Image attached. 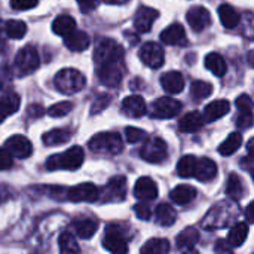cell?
Masks as SVG:
<instances>
[{
  "instance_id": "cell-1",
  "label": "cell",
  "mask_w": 254,
  "mask_h": 254,
  "mask_svg": "<svg viewBox=\"0 0 254 254\" xmlns=\"http://www.w3.org/2000/svg\"><path fill=\"white\" fill-rule=\"evenodd\" d=\"M85 159V152L80 146H73L67 152L54 155L46 161V170L57 171V170H70L74 171L82 167Z\"/></svg>"
},
{
  "instance_id": "cell-2",
  "label": "cell",
  "mask_w": 254,
  "mask_h": 254,
  "mask_svg": "<svg viewBox=\"0 0 254 254\" xmlns=\"http://www.w3.org/2000/svg\"><path fill=\"white\" fill-rule=\"evenodd\" d=\"M85 83H86L85 76L79 70H74V68L60 70L54 77L55 88L61 94H65V95H71V94H76V92L82 91Z\"/></svg>"
},
{
  "instance_id": "cell-3",
  "label": "cell",
  "mask_w": 254,
  "mask_h": 254,
  "mask_svg": "<svg viewBox=\"0 0 254 254\" xmlns=\"http://www.w3.org/2000/svg\"><path fill=\"white\" fill-rule=\"evenodd\" d=\"M88 147L95 153L119 155L124 150V141L118 132H100L89 140Z\"/></svg>"
},
{
  "instance_id": "cell-4",
  "label": "cell",
  "mask_w": 254,
  "mask_h": 254,
  "mask_svg": "<svg viewBox=\"0 0 254 254\" xmlns=\"http://www.w3.org/2000/svg\"><path fill=\"white\" fill-rule=\"evenodd\" d=\"M237 214L235 211V205H232L231 202H220V204H216L210 213L204 217L202 220V226L208 231H213V229H217V228H223L226 226L232 217Z\"/></svg>"
},
{
  "instance_id": "cell-5",
  "label": "cell",
  "mask_w": 254,
  "mask_h": 254,
  "mask_svg": "<svg viewBox=\"0 0 254 254\" xmlns=\"http://www.w3.org/2000/svg\"><path fill=\"white\" fill-rule=\"evenodd\" d=\"M119 60H124V48L113 39H109V37L100 39L94 51L95 65L104 64L109 61H119Z\"/></svg>"
},
{
  "instance_id": "cell-6",
  "label": "cell",
  "mask_w": 254,
  "mask_h": 254,
  "mask_svg": "<svg viewBox=\"0 0 254 254\" xmlns=\"http://www.w3.org/2000/svg\"><path fill=\"white\" fill-rule=\"evenodd\" d=\"M97 74L103 85L106 86H118L125 74V63L124 60L119 61H109L104 64L97 65Z\"/></svg>"
},
{
  "instance_id": "cell-7",
  "label": "cell",
  "mask_w": 254,
  "mask_h": 254,
  "mask_svg": "<svg viewBox=\"0 0 254 254\" xmlns=\"http://www.w3.org/2000/svg\"><path fill=\"white\" fill-rule=\"evenodd\" d=\"M141 158L146 162L150 164H161L167 159L168 156V147L167 143L159 138V137H149L147 141L144 143V146L140 150Z\"/></svg>"
},
{
  "instance_id": "cell-8",
  "label": "cell",
  "mask_w": 254,
  "mask_h": 254,
  "mask_svg": "<svg viewBox=\"0 0 254 254\" xmlns=\"http://www.w3.org/2000/svg\"><path fill=\"white\" fill-rule=\"evenodd\" d=\"M103 246L110 253H127L128 252V246H127V238L124 235V229L121 226H118V225H109L107 229H106Z\"/></svg>"
},
{
  "instance_id": "cell-9",
  "label": "cell",
  "mask_w": 254,
  "mask_h": 254,
  "mask_svg": "<svg viewBox=\"0 0 254 254\" xmlns=\"http://www.w3.org/2000/svg\"><path fill=\"white\" fill-rule=\"evenodd\" d=\"M15 64L19 70V73L22 74H30L33 71H36L40 65V58H39V52L34 46H25L22 48L15 58Z\"/></svg>"
},
{
  "instance_id": "cell-10",
  "label": "cell",
  "mask_w": 254,
  "mask_h": 254,
  "mask_svg": "<svg viewBox=\"0 0 254 254\" xmlns=\"http://www.w3.org/2000/svg\"><path fill=\"white\" fill-rule=\"evenodd\" d=\"M65 196L71 202H95L100 199V189L92 183H80L70 188Z\"/></svg>"
},
{
  "instance_id": "cell-11",
  "label": "cell",
  "mask_w": 254,
  "mask_h": 254,
  "mask_svg": "<svg viewBox=\"0 0 254 254\" xmlns=\"http://www.w3.org/2000/svg\"><path fill=\"white\" fill-rule=\"evenodd\" d=\"M138 55H140V60L143 61V64L150 68H159L165 61V54H164L162 46H159L155 42L144 43L141 46Z\"/></svg>"
},
{
  "instance_id": "cell-12",
  "label": "cell",
  "mask_w": 254,
  "mask_h": 254,
  "mask_svg": "<svg viewBox=\"0 0 254 254\" xmlns=\"http://www.w3.org/2000/svg\"><path fill=\"white\" fill-rule=\"evenodd\" d=\"M183 104L171 97H162L158 98L153 106H152V116L153 118H159V119H170L174 118L176 115H179L182 112Z\"/></svg>"
},
{
  "instance_id": "cell-13",
  "label": "cell",
  "mask_w": 254,
  "mask_h": 254,
  "mask_svg": "<svg viewBox=\"0 0 254 254\" xmlns=\"http://www.w3.org/2000/svg\"><path fill=\"white\" fill-rule=\"evenodd\" d=\"M127 195V179L124 176H116L109 180L107 186L103 190L104 202H121Z\"/></svg>"
},
{
  "instance_id": "cell-14",
  "label": "cell",
  "mask_w": 254,
  "mask_h": 254,
  "mask_svg": "<svg viewBox=\"0 0 254 254\" xmlns=\"http://www.w3.org/2000/svg\"><path fill=\"white\" fill-rule=\"evenodd\" d=\"M4 149L18 159H25L33 153L31 141L24 135H12L10 138H7L4 143Z\"/></svg>"
},
{
  "instance_id": "cell-15",
  "label": "cell",
  "mask_w": 254,
  "mask_h": 254,
  "mask_svg": "<svg viewBox=\"0 0 254 254\" xmlns=\"http://www.w3.org/2000/svg\"><path fill=\"white\" fill-rule=\"evenodd\" d=\"M188 22L193 31L201 33L211 24V15L204 6H193L188 10Z\"/></svg>"
},
{
  "instance_id": "cell-16",
  "label": "cell",
  "mask_w": 254,
  "mask_h": 254,
  "mask_svg": "<svg viewBox=\"0 0 254 254\" xmlns=\"http://www.w3.org/2000/svg\"><path fill=\"white\" fill-rule=\"evenodd\" d=\"M159 12L153 7H147V6H141L135 16H134V27L137 31L140 33H147L150 31L152 25L155 24V21L158 19Z\"/></svg>"
},
{
  "instance_id": "cell-17",
  "label": "cell",
  "mask_w": 254,
  "mask_h": 254,
  "mask_svg": "<svg viewBox=\"0 0 254 254\" xmlns=\"http://www.w3.org/2000/svg\"><path fill=\"white\" fill-rule=\"evenodd\" d=\"M71 228L74 229L76 235L82 240H89L95 235L98 229V222L89 216H79L71 222Z\"/></svg>"
},
{
  "instance_id": "cell-18",
  "label": "cell",
  "mask_w": 254,
  "mask_h": 254,
  "mask_svg": "<svg viewBox=\"0 0 254 254\" xmlns=\"http://www.w3.org/2000/svg\"><path fill=\"white\" fill-rule=\"evenodd\" d=\"M134 195L140 201H152L158 196V186L150 177H141L135 183Z\"/></svg>"
},
{
  "instance_id": "cell-19",
  "label": "cell",
  "mask_w": 254,
  "mask_h": 254,
  "mask_svg": "<svg viewBox=\"0 0 254 254\" xmlns=\"http://www.w3.org/2000/svg\"><path fill=\"white\" fill-rule=\"evenodd\" d=\"M122 112L128 118H141V116L146 115L147 107H146V103H144L143 97H140V95H129L122 103Z\"/></svg>"
},
{
  "instance_id": "cell-20",
  "label": "cell",
  "mask_w": 254,
  "mask_h": 254,
  "mask_svg": "<svg viewBox=\"0 0 254 254\" xmlns=\"http://www.w3.org/2000/svg\"><path fill=\"white\" fill-rule=\"evenodd\" d=\"M193 176L199 182H211L217 176V165H216V162L211 161L210 158L196 159V165H195Z\"/></svg>"
},
{
  "instance_id": "cell-21",
  "label": "cell",
  "mask_w": 254,
  "mask_h": 254,
  "mask_svg": "<svg viewBox=\"0 0 254 254\" xmlns=\"http://www.w3.org/2000/svg\"><path fill=\"white\" fill-rule=\"evenodd\" d=\"M229 109H231V104L226 100H216V101H213V103L205 106L202 118H204L205 122L211 124V122L223 118L225 115H228Z\"/></svg>"
},
{
  "instance_id": "cell-22",
  "label": "cell",
  "mask_w": 254,
  "mask_h": 254,
  "mask_svg": "<svg viewBox=\"0 0 254 254\" xmlns=\"http://www.w3.org/2000/svg\"><path fill=\"white\" fill-rule=\"evenodd\" d=\"M161 40L167 45H183L186 43V31L182 24L174 22L161 33Z\"/></svg>"
},
{
  "instance_id": "cell-23",
  "label": "cell",
  "mask_w": 254,
  "mask_h": 254,
  "mask_svg": "<svg viewBox=\"0 0 254 254\" xmlns=\"http://www.w3.org/2000/svg\"><path fill=\"white\" fill-rule=\"evenodd\" d=\"M21 104V98L16 92H6L0 97V124L10 115H13Z\"/></svg>"
},
{
  "instance_id": "cell-24",
  "label": "cell",
  "mask_w": 254,
  "mask_h": 254,
  "mask_svg": "<svg viewBox=\"0 0 254 254\" xmlns=\"http://www.w3.org/2000/svg\"><path fill=\"white\" fill-rule=\"evenodd\" d=\"M162 88L170 94H179L185 88V77L180 71H167L161 77Z\"/></svg>"
},
{
  "instance_id": "cell-25",
  "label": "cell",
  "mask_w": 254,
  "mask_h": 254,
  "mask_svg": "<svg viewBox=\"0 0 254 254\" xmlns=\"http://www.w3.org/2000/svg\"><path fill=\"white\" fill-rule=\"evenodd\" d=\"M64 43L70 51L74 52H82L89 46V36L85 31L80 30H73L67 36H64Z\"/></svg>"
},
{
  "instance_id": "cell-26",
  "label": "cell",
  "mask_w": 254,
  "mask_h": 254,
  "mask_svg": "<svg viewBox=\"0 0 254 254\" xmlns=\"http://www.w3.org/2000/svg\"><path fill=\"white\" fill-rule=\"evenodd\" d=\"M205 121L199 112H189L188 115L183 116V119L179 124L180 131L183 132H196L204 127Z\"/></svg>"
},
{
  "instance_id": "cell-27",
  "label": "cell",
  "mask_w": 254,
  "mask_h": 254,
  "mask_svg": "<svg viewBox=\"0 0 254 254\" xmlns=\"http://www.w3.org/2000/svg\"><path fill=\"white\" fill-rule=\"evenodd\" d=\"M171 199L179 205H186L196 198V189L189 185H180L170 193Z\"/></svg>"
},
{
  "instance_id": "cell-28",
  "label": "cell",
  "mask_w": 254,
  "mask_h": 254,
  "mask_svg": "<svg viewBox=\"0 0 254 254\" xmlns=\"http://www.w3.org/2000/svg\"><path fill=\"white\" fill-rule=\"evenodd\" d=\"M247 237H249V225L240 222V223H237V225L229 231L228 243H226V244H229V247H232V249L241 247V246L246 243Z\"/></svg>"
},
{
  "instance_id": "cell-29",
  "label": "cell",
  "mask_w": 254,
  "mask_h": 254,
  "mask_svg": "<svg viewBox=\"0 0 254 254\" xmlns=\"http://www.w3.org/2000/svg\"><path fill=\"white\" fill-rule=\"evenodd\" d=\"M76 21L70 16V15H58L55 18V21L52 22V30L57 36H67L68 33H71L73 30H76Z\"/></svg>"
},
{
  "instance_id": "cell-30",
  "label": "cell",
  "mask_w": 254,
  "mask_h": 254,
  "mask_svg": "<svg viewBox=\"0 0 254 254\" xmlns=\"http://www.w3.org/2000/svg\"><path fill=\"white\" fill-rule=\"evenodd\" d=\"M198 241H199V232L195 228H188L177 237L176 246L180 250H193Z\"/></svg>"
},
{
  "instance_id": "cell-31",
  "label": "cell",
  "mask_w": 254,
  "mask_h": 254,
  "mask_svg": "<svg viewBox=\"0 0 254 254\" xmlns=\"http://www.w3.org/2000/svg\"><path fill=\"white\" fill-rule=\"evenodd\" d=\"M205 67L214 74V76H225L228 67H226V63L223 60L222 55H219L217 52H211L205 57Z\"/></svg>"
},
{
  "instance_id": "cell-32",
  "label": "cell",
  "mask_w": 254,
  "mask_h": 254,
  "mask_svg": "<svg viewBox=\"0 0 254 254\" xmlns=\"http://www.w3.org/2000/svg\"><path fill=\"white\" fill-rule=\"evenodd\" d=\"M226 195L232 199V201H240L244 196V185L243 180L240 179L238 174H231L228 177V183H226Z\"/></svg>"
},
{
  "instance_id": "cell-33",
  "label": "cell",
  "mask_w": 254,
  "mask_h": 254,
  "mask_svg": "<svg viewBox=\"0 0 254 254\" xmlns=\"http://www.w3.org/2000/svg\"><path fill=\"white\" fill-rule=\"evenodd\" d=\"M155 214H156V222H158L161 226H171V225L176 223V219H177L176 210H174L171 205L165 204V202L158 205Z\"/></svg>"
},
{
  "instance_id": "cell-34",
  "label": "cell",
  "mask_w": 254,
  "mask_h": 254,
  "mask_svg": "<svg viewBox=\"0 0 254 254\" xmlns=\"http://www.w3.org/2000/svg\"><path fill=\"white\" fill-rule=\"evenodd\" d=\"M219 16L226 28H235L240 24V13L231 4H222L219 7Z\"/></svg>"
},
{
  "instance_id": "cell-35",
  "label": "cell",
  "mask_w": 254,
  "mask_h": 254,
  "mask_svg": "<svg viewBox=\"0 0 254 254\" xmlns=\"http://www.w3.org/2000/svg\"><path fill=\"white\" fill-rule=\"evenodd\" d=\"M243 144V135L240 132H232L220 146H219V152L223 156H231L234 155Z\"/></svg>"
},
{
  "instance_id": "cell-36",
  "label": "cell",
  "mask_w": 254,
  "mask_h": 254,
  "mask_svg": "<svg viewBox=\"0 0 254 254\" xmlns=\"http://www.w3.org/2000/svg\"><path fill=\"white\" fill-rule=\"evenodd\" d=\"M143 254H165L170 252V243L164 238L149 240L140 250Z\"/></svg>"
},
{
  "instance_id": "cell-37",
  "label": "cell",
  "mask_w": 254,
  "mask_h": 254,
  "mask_svg": "<svg viewBox=\"0 0 254 254\" xmlns=\"http://www.w3.org/2000/svg\"><path fill=\"white\" fill-rule=\"evenodd\" d=\"M70 137H71V132L67 129H52L43 135V143L46 146H58V144L67 143Z\"/></svg>"
},
{
  "instance_id": "cell-38",
  "label": "cell",
  "mask_w": 254,
  "mask_h": 254,
  "mask_svg": "<svg viewBox=\"0 0 254 254\" xmlns=\"http://www.w3.org/2000/svg\"><path fill=\"white\" fill-rule=\"evenodd\" d=\"M195 165H196V158L193 155H186L177 164V174L180 177H185V179L193 177Z\"/></svg>"
},
{
  "instance_id": "cell-39",
  "label": "cell",
  "mask_w": 254,
  "mask_h": 254,
  "mask_svg": "<svg viewBox=\"0 0 254 254\" xmlns=\"http://www.w3.org/2000/svg\"><path fill=\"white\" fill-rule=\"evenodd\" d=\"M211 94H213V85L208 83V82L196 80V82H193L192 86H190V95H192L196 101L205 100V98L210 97Z\"/></svg>"
},
{
  "instance_id": "cell-40",
  "label": "cell",
  "mask_w": 254,
  "mask_h": 254,
  "mask_svg": "<svg viewBox=\"0 0 254 254\" xmlns=\"http://www.w3.org/2000/svg\"><path fill=\"white\" fill-rule=\"evenodd\" d=\"M58 246H60L61 253H79L80 252V247L76 243V238L73 237L71 232L61 234L60 240H58Z\"/></svg>"
},
{
  "instance_id": "cell-41",
  "label": "cell",
  "mask_w": 254,
  "mask_h": 254,
  "mask_svg": "<svg viewBox=\"0 0 254 254\" xmlns=\"http://www.w3.org/2000/svg\"><path fill=\"white\" fill-rule=\"evenodd\" d=\"M6 34L12 39H22L27 33V25L24 21H19V19H10L6 22Z\"/></svg>"
},
{
  "instance_id": "cell-42",
  "label": "cell",
  "mask_w": 254,
  "mask_h": 254,
  "mask_svg": "<svg viewBox=\"0 0 254 254\" xmlns=\"http://www.w3.org/2000/svg\"><path fill=\"white\" fill-rule=\"evenodd\" d=\"M71 109H73V104L70 101H61V103L51 106L48 110V115L52 118H63V116L68 115L71 112Z\"/></svg>"
},
{
  "instance_id": "cell-43",
  "label": "cell",
  "mask_w": 254,
  "mask_h": 254,
  "mask_svg": "<svg viewBox=\"0 0 254 254\" xmlns=\"http://www.w3.org/2000/svg\"><path fill=\"white\" fill-rule=\"evenodd\" d=\"M110 103H112V97H110L109 94H101V95H98V97L94 100L92 106H91V115H97V113L106 110V109L109 107Z\"/></svg>"
},
{
  "instance_id": "cell-44",
  "label": "cell",
  "mask_w": 254,
  "mask_h": 254,
  "mask_svg": "<svg viewBox=\"0 0 254 254\" xmlns=\"http://www.w3.org/2000/svg\"><path fill=\"white\" fill-rule=\"evenodd\" d=\"M125 137H127V140H128L129 143H138V141L144 140L147 135H146V132H144L143 129H140V128L128 127V128L125 129Z\"/></svg>"
},
{
  "instance_id": "cell-45",
  "label": "cell",
  "mask_w": 254,
  "mask_h": 254,
  "mask_svg": "<svg viewBox=\"0 0 254 254\" xmlns=\"http://www.w3.org/2000/svg\"><path fill=\"white\" fill-rule=\"evenodd\" d=\"M237 107L240 112H246V113H253V101L250 98V95L244 94V95H240L238 100H237Z\"/></svg>"
},
{
  "instance_id": "cell-46",
  "label": "cell",
  "mask_w": 254,
  "mask_h": 254,
  "mask_svg": "<svg viewBox=\"0 0 254 254\" xmlns=\"http://www.w3.org/2000/svg\"><path fill=\"white\" fill-rule=\"evenodd\" d=\"M39 0H10V6L15 10H27L36 7Z\"/></svg>"
},
{
  "instance_id": "cell-47",
  "label": "cell",
  "mask_w": 254,
  "mask_h": 254,
  "mask_svg": "<svg viewBox=\"0 0 254 254\" xmlns=\"http://www.w3.org/2000/svg\"><path fill=\"white\" fill-rule=\"evenodd\" d=\"M134 211H135V214H137V217H138L140 220H149L150 216H152L150 207H149L147 204H144V202L137 204V205L134 207Z\"/></svg>"
},
{
  "instance_id": "cell-48",
  "label": "cell",
  "mask_w": 254,
  "mask_h": 254,
  "mask_svg": "<svg viewBox=\"0 0 254 254\" xmlns=\"http://www.w3.org/2000/svg\"><path fill=\"white\" fill-rule=\"evenodd\" d=\"M13 165V158L6 149H0V171L9 170Z\"/></svg>"
},
{
  "instance_id": "cell-49",
  "label": "cell",
  "mask_w": 254,
  "mask_h": 254,
  "mask_svg": "<svg viewBox=\"0 0 254 254\" xmlns=\"http://www.w3.org/2000/svg\"><path fill=\"white\" fill-rule=\"evenodd\" d=\"M237 125L240 128H250L253 125V113H246V112H240L238 118H237Z\"/></svg>"
},
{
  "instance_id": "cell-50",
  "label": "cell",
  "mask_w": 254,
  "mask_h": 254,
  "mask_svg": "<svg viewBox=\"0 0 254 254\" xmlns=\"http://www.w3.org/2000/svg\"><path fill=\"white\" fill-rule=\"evenodd\" d=\"M77 3H79V7H80L82 12L89 13V12H92V10H95L98 7L100 0H77Z\"/></svg>"
},
{
  "instance_id": "cell-51",
  "label": "cell",
  "mask_w": 254,
  "mask_h": 254,
  "mask_svg": "<svg viewBox=\"0 0 254 254\" xmlns=\"http://www.w3.org/2000/svg\"><path fill=\"white\" fill-rule=\"evenodd\" d=\"M43 107L40 106V104H33V106H30L28 109H27V115H28V118H31V119H37V118H40L42 115H43Z\"/></svg>"
},
{
  "instance_id": "cell-52",
  "label": "cell",
  "mask_w": 254,
  "mask_h": 254,
  "mask_svg": "<svg viewBox=\"0 0 254 254\" xmlns=\"http://www.w3.org/2000/svg\"><path fill=\"white\" fill-rule=\"evenodd\" d=\"M253 210H254V204H253V202H250V204H249V207H247V211H246V214H247V220H249V223H253V220H254Z\"/></svg>"
},
{
  "instance_id": "cell-53",
  "label": "cell",
  "mask_w": 254,
  "mask_h": 254,
  "mask_svg": "<svg viewBox=\"0 0 254 254\" xmlns=\"http://www.w3.org/2000/svg\"><path fill=\"white\" fill-rule=\"evenodd\" d=\"M107 3H112V4H124V3H127V1H129V0H106Z\"/></svg>"
}]
</instances>
